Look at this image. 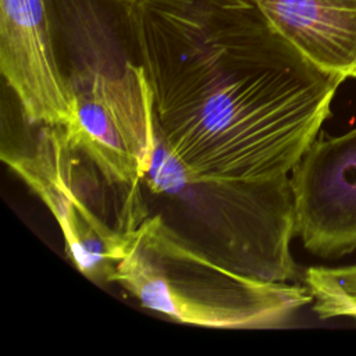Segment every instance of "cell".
<instances>
[{"label": "cell", "instance_id": "7a4b0ae2", "mask_svg": "<svg viewBox=\"0 0 356 356\" xmlns=\"http://www.w3.org/2000/svg\"><path fill=\"white\" fill-rule=\"evenodd\" d=\"M140 191L147 216L209 260L259 280L289 282L295 204L289 175L238 179L188 168L167 146L154 117V139Z\"/></svg>", "mask_w": 356, "mask_h": 356}, {"label": "cell", "instance_id": "277c9868", "mask_svg": "<svg viewBox=\"0 0 356 356\" xmlns=\"http://www.w3.org/2000/svg\"><path fill=\"white\" fill-rule=\"evenodd\" d=\"M35 125L19 145L1 140V160L49 209L72 264L99 285L113 282L117 264L149 217L140 182L108 178L63 125Z\"/></svg>", "mask_w": 356, "mask_h": 356}, {"label": "cell", "instance_id": "3957f363", "mask_svg": "<svg viewBox=\"0 0 356 356\" xmlns=\"http://www.w3.org/2000/svg\"><path fill=\"white\" fill-rule=\"evenodd\" d=\"M113 282L170 320L224 330L281 328L313 300L306 285L253 278L209 260L153 216L136 231Z\"/></svg>", "mask_w": 356, "mask_h": 356}, {"label": "cell", "instance_id": "8992f818", "mask_svg": "<svg viewBox=\"0 0 356 356\" xmlns=\"http://www.w3.org/2000/svg\"><path fill=\"white\" fill-rule=\"evenodd\" d=\"M295 235L306 250L337 259L356 250V127L318 134L291 171Z\"/></svg>", "mask_w": 356, "mask_h": 356}, {"label": "cell", "instance_id": "30bf717a", "mask_svg": "<svg viewBox=\"0 0 356 356\" xmlns=\"http://www.w3.org/2000/svg\"><path fill=\"white\" fill-rule=\"evenodd\" d=\"M305 285L313 296L312 310L318 318L346 317L356 321V264L309 267Z\"/></svg>", "mask_w": 356, "mask_h": 356}, {"label": "cell", "instance_id": "ba28073f", "mask_svg": "<svg viewBox=\"0 0 356 356\" xmlns=\"http://www.w3.org/2000/svg\"><path fill=\"white\" fill-rule=\"evenodd\" d=\"M320 68L356 78V0H252Z\"/></svg>", "mask_w": 356, "mask_h": 356}, {"label": "cell", "instance_id": "6da1fadb", "mask_svg": "<svg viewBox=\"0 0 356 356\" xmlns=\"http://www.w3.org/2000/svg\"><path fill=\"white\" fill-rule=\"evenodd\" d=\"M135 15L156 124L196 172L277 159L338 85L252 0H136Z\"/></svg>", "mask_w": 356, "mask_h": 356}, {"label": "cell", "instance_id": "5b68a950", "mask_svg": "<svg viewBox=\"0 0 356 356\" xmlns=\"http://www.w3.org/2000/svg\"><path fill=\"white\" fill-rule=\"evenodd\" d=\"M136 0H44L60 70L74 93L113 113L143 172L154 139L153 93L138 42Z\"/></svg>", "mask_w": 356, "mask_h": 356}, {"label": "cell", "instance_id": "52a82bcc", "mask_svg": "<svg viewBox=\"0 0 356 356\" xmlns=\"http://www.w3.org/2000/svg\"><path fill=\"white\" fill-rule=\"evenodd\" d=\"M0 70L28 122L72 121L75 97L57 61L44 0H0Z\"/></svg>", "mask_w": 356, "mask_h": 356}, {"label": "cell", "instance_id": "9c48e42d", "mask_svg": "<svg viewBox=\"0 0 356 356\" xmlns=\"http://www.w3.org/2000/svg\"><path fill=\"white\" fill-rule=\"evenodd\" d=\"M74 118L64 127L71 142L108 178L127 185L139 184L143 167L113 113L89 93H74Z\"/></svg>", "mask_w": 356, "mask_h": 356}]
</instances>
